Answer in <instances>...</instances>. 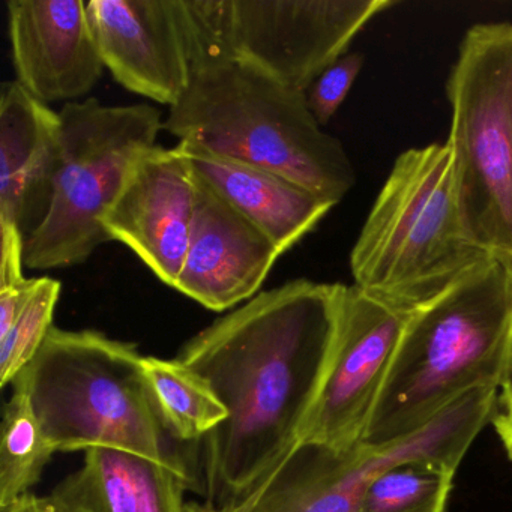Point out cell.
I'll return each instance as SVG.
<instances>
[{"label":"cell","mask_w":512,"mask_h":512,"mask_svg":"<svg viewBox=\"0 0 512 512\" xmlns=\"http://www.w3.org/2000/svg\"><path fill=\"white\" fill-rule=\"evenodd\" d=\"M31 401L56 452L113 448L169 466L191 482L188 463L161 421L145 376V356L98 331L53 326L14 380Z\"/></svg>","instance_id":"cell-4"},{"label":"cell","mask_w":512,"mask_h":512,"mask_svg":"<svg viewBox=\"0 0 512 512\" xmlns=\"http://www.w3.org/2000/svg\"><path fill=\"white\" fill-rule=\"evenodd\" d=\"M59 113L17 82L0 92V220L28 238L46 218L59 158Z\"/></svg>","instance_id":"cell-15"},{"label":"cell","mask_w":512,"mask_h":512,"mask_svg":"<svg viewBox=\"0 0 512 512\" xmlns=\"http://www.w3.org/2000/svg\"><path fill=\"white\" fill-rule=\"evenodd\" d=\"M470 238L448 142L395 160L350 254L353 286L413 311L490 259Z\"/></svg>","instance_id":"cell-5"},{"label":"cell","mask_w":512,"mask_h":512,"mask_svg":"<svg viewBox=\"0 0 512 512\" xmlns=\"http://www.w3.org/2000/svg\"><path fill=\"white\" fill-rule=\"evenodd\" d=\"M2 260H0V290L25 283V235L14 224L0 220Z\"/></svg>","instance_id":"cell-23"},{"label":"cell","mask_w":512,"mask_h":512,"mask_svg":"<svg viewBox=\"0 0 512 512\" xmlns=\"http://www.w3.org/2000/svg\"><path fill=\"white\" fill-rule=\"evenodd\" d=\"M281 256L268 236L197 176L196 209L178 292L208 310H230L259 295Z\"/></svg>","instance_id":"cell-14"},{"label":"cell","mask_w":512,"mask_h":512,"mask_svg":"<svg viewBox=\"0 0 512 512\" xmlns=\"http://www.w3.org/2000/svg\"><path fill=\"white\" fill-rule=\"evenodd\" d=\"M197 176L179 146H154L137 158L103 227L175 289L187 256Z\"/></svg>","instance_id":"cell-12"},{"label":"cell","mask_w":512,"mask_h":512,"mask_svg":"<svg viewBox=\"0 0 512 512\" xmlns=\"http://www.w3.org/2000/svg\"><path fill=\"white\" fill-rule=\"evenodd\" d=\"M178 146L196 175L268 236L281 254L292 250L335 206L278 173Z\"/></svg>","instance_id":"cell-16"},{"label":"cell","mask_w":512,"mask_h":512,"mask_svg":"<svg viewBox=\"0 0 512 512\" xmlns=\"http://www.w3.org/2000/svg\"><path fill=\"white\" fill-rule=\"evenodd\" d=\"M187 512H229L227 509L217 508L211 502H188Z\"/></svg>","instance_id":"cell-27"},{"label":"cell","mask_w":512,"mask_h":512,"mask_svg":"<svg viewBox=\"0 0 512 512\" xmlns=\"http://www.w3.org/2000/svg\"><path fill=\"white\" fill-rule=\"evenodd\" d=\"M52 200L43 223L26 238L25 268H71L112 241L103 220L131 167L157 146L161 112L149 104L106 106L97 98L65 104Z\"/></svg>","instance_id":"cell-6"},{"label":"cell","mask_w":512,"mask_h":512,"mask_svg":"<svg viewBox=\"0 0 512 512\" xmlns=\"http://www.w3.org/2000/svg\"><path fill=\"white\" fill-rule=\"evenodd\" d=\"M448 145L467 232L490 256L512 257V25L464 35L448 85Z\"/></svg>","instance_id":"cell-7"},{"label":"cell","mask_w":512,"mask_h":512,"mask_svg":"<svg viewBox=\"0 0 512 512\" xmlns=\"http://www.w3.org/2000/svg\"><path fill=\"white\" fill-rule=\"evenodd\" d=\"M497 397L470 392L424 430L386 446L359 443L337 452L299 443L241 503L229 512H359L368 484L389 467L431 461L457 470L482 428L493 419Z\"/></svg>","instance_id":"cell-8"},{"label":"cell","mask_w":512,"mask_h":512,"mask_svg":"<svg viewBox=\"0 0 512 512\" xmlns=\"http://www.w3.org/2000/svg\"><path fill=\"white\" fill-rule=\"evenodd\" d=\"M55 449L44 436L31 401L14 388L4 407L0 443V506L29 493L40 481Z\"/></svg>","instance_id":"cell-19"},{"label":"cell","mask_w":512,"mask_h":512,"mask_svg":"<svg viewBox=\"0 0 512 512\" xmlns=\"http://www.w3.org/2000/svg\"><path fill=\"white\" fill-rule=\"evenodd\" d=\"M343 284L293 280L259 293L184 344L227 418L203 442L206 502L241 503L299 443L328 374Z\"/></svg>","instance_id":"cell-1"},{"label":"cell","mask_w":512,"mask_h":512,"mask_svg":"<svg viewBox=\"0 0 512 512\" xmlns=\"http://www.w3.org/2000/svg\"><path fill=\"white\" fill-rule=\"evenodd\" d=\"M0 512H64L52 497H41L37 494L26 493L8 505L0 506Z\"/></svg>","instance_id":"cell-26"},{"label":"cell","mask_w":512,"mask_h":512,"mask_svg":"<svg viewBox=\"0 0 512 512\" xmlns=\"http://www.w3.org/2000/svg\"><path fill=\"white\" fill-rule=\"evenodd\" d=\"M491 422L496 428L497 436L502 440L506 454L512 460V383L503 389L499 397V406Z\"/></svg>","instance_id":"cell-25"},{"label":"cell","mask_w":512,"mask_h":512,"mask_svg":"<svg viewBox=\"0 0 512 512\" xmlns=\"http://www.w3.org/2000/svg\"><path fill=\"white\" fill-rule=\"evenodd\" d=\"M163 130L188 148L278 173L335 205L356 182L346 149L314 119L305 92L229 56L194 64Z\"/></svg>","instance_id":"cell-3"},{"label":"cell","mask_w":512,"mask_h":512,"mask_svg":"<svg viewBox=\"0 0 512 512\" xmlns=\"http://www.w3.org/2000/svg\"><path fill=\"white\" fill-rule=\"evenodd\" d=\"M145 376L161 421L178 442L203 440L227 418L211 383L179 359L145 356Z\"/></svg>","instance_id":"cell-18"},{"label":"cell","mask_w":512,"mask_h":512,"mask_svg":"<svg viewBox=\"0 0 512 512\" xmlns=\"http://www.w3.org/2000/svg\"><path fill=\"white\" fill-rule=\"evenodd\" d=\"M61 296V283L38 278L31 298L7 335L0 338V383L13 385L35 358L53 328V314Z\"/></svg>","instance_id":"cell-21"},{"label":"cell","mask_w":512,"mask_h":512,"mask_svg":"<svg viewBox=\"0 0 512 512\" xmlns=\"http://www.w3.org/2000/svg\"><path fill=\"white\" fill-rule=\"evenodd\" d=\"M410 314L343 284L328 374L301 443L337 452L361 443Z\"/></svg>","instance_id":"cell-10"},{"label":"cell","mask_w":512,"mask_h":512,"mask_svg":"<svg viewBox=\"0 0 512 512\" xmlns=\"http://www.w3.org/2000/svg\"><path fill=\"white\" fill-rule=\"evenodd\" d=\"M221 55L307 94L394 0H206Z\"/></svg>","instance_id":"cell-9"},{"label":"cell","mask_w":512,"mask_h":512,"mask_svg":"<svg viewBox=\"0 0 512 512\" xmlns=\"http://www.w3.org/2000/svg\"><path fill=\"white\" fill-rule=\"evenodd\" d=\"M38 278L0 290V338L8 334L34 292Z\"/></svg>","instance_id":"cell-24"},{"label":"cell","mask_w":512,"mask_h":512,"mask_svg":"<svg viewBox=\"0 0 512 512\" xmlns=\"http://www.w3.org/2000/svg\"><path fill=\"white\" fill-rule=\"evenodd\" d=\"M364 65L361 53H346L326 68L307 91V104L319 125H326L338 112L355 85Z\"/></svg>","instance_id":"cell-22"},{"label":"cell","mask_w":512,"mask_h":512,"mask_svg":"<svg viewBox=\"0 0 512 512\" xmlns=\"http://www.w3.org/2000/svg\"><path fill=\"white\" fill-rule=\"evenodd\" d=\"M16 82L40 103H79L104 64L82 0H8Z\"/></svg>","instance_id":"cell-13"},{"label":"cell","mask_w":512,"mask_h":512,"mask_svg":"<svg viewBox=\"0 0 512 512\" xmlns=\"http://www.w3.org/2000/svg\"><path fill=\"white\" fill-rule=\"evenodd\" d=\"M191 482L169 466L113 448L88 449L83 466L50 494L64 512H187Z\"/></svg>","instance_id":"cell-17"},{"label":"cell","mask_w":512,"mask_h":512,"mask_svg":"<svg viewBox=\"0 0 512 512\" xmlns=\"http://www.w3.org/2000/svg\"><path fill=\"white\" fill-rule=\"evenodd\" d=\"M86 11L113 79L169 109L178 104L199 49L190 0H89Z\"/></svg>","instance_id":"cell-11"},{"label":"cell","mask_w":512,"mask_h":512,"mask_svg":"<svg viewBox=\"0 0 512 512\" xmlns=\"http://www.w3.org/2000/svg\"><path fill=\"white\" fill-rule=\"evenodd\" d=\"M511 383L512 257L493 256L412 311L361 443L400 442L469 392Z\"/></svg>","instance_id":"cell-2"},{"label":"cell","mask_w":512,"mask_h":512,"mask_svg":"<svg viewBox=\"0 0 512 512\" xmlns=\"http://www.w3.org/2000/svg\"><path fill=\"white\" fill-rule=\"evenodd\" d=\"M455 472L422 460L389 467L368 484L359 512H445Z\"/></svg>","instance_id":"cell-20"}]
</instances>
